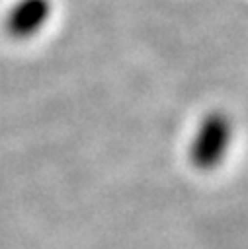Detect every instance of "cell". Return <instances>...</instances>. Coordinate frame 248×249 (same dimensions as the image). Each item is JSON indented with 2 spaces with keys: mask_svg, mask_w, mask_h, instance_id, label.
Returning a JSON list of instances; mask_svg holds the SVG:
<instances>
[{
  "mask_svg": "<svg viewBox=\"0 0 248 249\" xmlns=\"http://www.w3.org/2000/svg\"><path fill=\"white\" fill-rule=\"evenodd\" d=\"M53 10V0H12L4 12L2 29L14 41H31L47 29Z\"/></svg>",
  "mask_w": 248,
  "mask_h": 249,
  "instance_id": "2",
  "label": "cell"
},
{
  "mask_svg": "<svg viewBox=\"0 0 248 249\" xmlns=\"http://www.w3.org/2000/svg\"><path fill=\"white\" fill-rule=\"evenodd\" d=\"M234 140V123L223 109L205 113L187 142V161L193 169L209 173L223 165Z\"/></svg>",
  "mask_w": 248,
  "mask_h": 249,
  "instance_id": "1",
  "label": "cell"
}]
</instances>
